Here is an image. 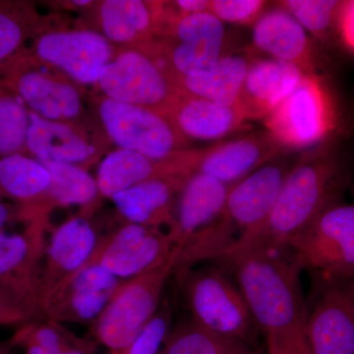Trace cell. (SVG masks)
<instances>
[{
    "label": "cell",
    "instance_id": "cell-1",
    "mask_svg": "<svg viewBox=\"0 0 354 354\" xmlns=\"http://www.w3.org/2000/svg\"><path fill=\"white\" fill-rule=\"evenodd\" d=\"M286 249L236 242L221 259L234 272L254 322L265 335L302 329L308 317L301 266L292 252L290 257L283 253Z\"/></svg>",
    "mask_w": 354,
    "mask_h": 354
},
{
    "label": "cell",
    "instance_id": "cell-2",
    "mask_svg": "<svg viewBox=\"0 0 354 354\" xmlns=\"http://www.w3.org/2000/svg\"><path fill=\"white\" fill-rule=\"evenodd\" d=\"M346 179L339 156L329 144L312 149L291 167L261 234L241 243L288 248L325 209L339 202Z\"/></svg>",
    "mask_w": 354,
    "mask_h": 354
},
{
    "label": "cell",
    "instance_id": "cell-3",
    "mask_svg": "<svg viewBox=\"0 0 354 354\" xmlns=\"http://www.w3.org/2000/svg\"><path fill=\"white\" fill-rule=\"evenodd\" d=\"M264 120L266 131L283 150L323 145L339 127L334 97L318 74H305Z\"/></svg>",
    "mask_w": 354,
    "mask_h": 354
},
{
    "label": "cell",
    "instance_id": "cell-4",
    "mask_svg": "<svg viewBox=\"0 0 354 354\" xmlns=\"http://www.w3.org/2000/svg\"><path fill=\"white\" fill-rule=\"evenodd\" d=\"M176 264L177 256L153 271L122 281L92 324L95 342L109 353L131 344L158 313L165 283L176 271Z\"/></svg>",
    "mask_w": 354,
    "mask_h": 354
},
{
    "label": "cell",
    "instance_id": "cell-5",
    "mask_svg": "<svg viewBox=\"0 0 354 354\" xmlns=\"http://www.w3.org/2000/svg\"><path fill=\"white\" fill-rule=\"evenodd\" d=\"M288 248L302 269L324 286L354 279V203L339 202L325 209L290 242Z\"/></svg>",
    "mask_w": 354,
    "mask_h": 354
},
{
    "label": "cell",
    "instance_id": "cell-6",
    "mask_svg": "<svg viewBox=\"0 0 354 354\" xmlns=\"http://www.w3.org/2000/svg\"><path fill=\"white\" fill-rule=\"evenodd\" d=\"M186 272L183 288L192 320L221 337L249 346L258 328L236 283L216 268Z\"/></svg>",
    "mask_w": 354,
    "mask_h": 354
},
{
    "label": "cell",
    "instance_id": "cell-7",
    "mask_svg": "<svg viewBox=\"0 0 354 354\" xmlns=\"http://www.w3.org/2000/svg\"><path fill=\"white\" fill-rule=\"evenodd\" d=\"M99 111L106 132L120 149L164 162L179 146L176 125L157 111L111 99L102 101Z\"/></svg>",
    "mask_w": 354,
    "mask_h": 354
},
{
    "label": "cell",
    "instance_id": "cell-8",
    "mask_svg": "<svg viewBox=\"0 0 354 354\" xmlns=\"http://www.w3.org/2000/svg\"><path fill=\"white\" fill-rule=\"evenodd\" d=\"M97 84L108 99L158 113H169L180 93L153 59L136 50L111 59Z\"/></svg>",
    "mask_w": 354,
    "mask_h": 354
},
{
    "label": "cell",
    "instance_id": "cell-9",
    "mask_svg": "<svg viewBox=\"0 0 354 354\" xmlns=\"http://www.w3.org/2000/svg\"><path fill=\"white\" fill-rule=\"evenodd\" d=\"M178 252L167 234L129 223L100 239L87 264H97L118 279L135 278L164 265Z\"/></svg>",
    "mask_w": 354,
    "mask_h": 354
},
{
    "label": "cell",
    "instance_id": "cell-10",
    "mask_svg": "<svg viewBox=\"0 0 354 354\" xmlns=\"http://www.w3.org/2000/svg\"><path fill=\"white\" fill-rule=\"evenodd\" d=\"M276 160L230 186L225 214L239 232L236 242L254 241L271 216L290 171L288 165Z\"/></svg>",
    "mask_w": 354,
    "mask_h": 354
},
{
    "label": "cell",
    "instance_id": "cell-11",
    "mask_svg": "<svg viewBox=\"0 0 354 354\" xmlns=\"http://www.w3.org/2000/svg\"><path fill=\"white\" fill-rule=\"evenodd\" d=\"M48 223H27L20 234H0V286L17 295L39 312L41 269L46 245Z\"/></svg>",
    "mask_w": 354,
    "mask_h": 354
},
{
    "label": "cell",
    "instance_id": "cell-12",
    "mask_svg": "<svg viewBox=\"0 0 354 354\" xmlns=\"http://www.w3.org/2000/svg\"><path fill=\"white\" fill-rule=\"evenodd\" d=\"M32 53L81 84L99 82L113 57L109 39L92 31L46 32L36 39Z\"/></svg>",
    "mask_w": 354,
    "mask_h": 354
},
{
    "label": "cell",
    "instance_id": "cell-13",
    "mask_svg": "<svg viewBox=\"0 0 354 354\" xmlns=\"http://www.w3.org/2000/svg\"><path fill=\"white\" fill-rule=\"evenodd\" d=\"M122 283L97 264H86L50 297L43 318L58 323L93 324Z\"/></svg>",
    "mask_w": 354,
    "mask_h": 354
},
{
    "label": "cell",
    "instance_id": "cell-14",
    "mask_svg": "<svg viewBox=\"0 0 354 354\" xmlns=\"http://www.w3.org/2000/svg\"><path fill=\"white\" fill-rule=\"evenodd\" d=\"M99 241L94 227L85 216L69 218L50 232L39 281L41 316L44 304L67 279L87 264Z\"/></svg>",
    "mask_w": 354,
    "mask_h": 354
},
{
    "label": "cell",
    "instance_id": "cell-15",
    "mask_svg": "<svg viewBox=\"0 0 354 354\" xmlns=\"http://www.w3.org/2000/svg\"><path fill=\"white\" fill-rule=\"evenodd\" d=\"M311 354H354V290L351 281L324 286L304 327Z\"/></svg>",
    "mask_w": 354,
    "mask_h": 354
},
{
    "label": "cell",
    "instance_id": "cell-16",
    "mask_svg": "<svg viewBox=\"0 0 354 354\" xmlns=\"http://www.w3.org/2000/svg\"><path fill=\"white\" fill-rule=\"evenodd\" d=\"M283 151L267 131L251 133L191 155L193 174H205L230 186L276 160Z\"/></svg>",
    "mask_w": 354,
    "mask_h": 354
},
{
    "label": "cell",
    "instance_id": "cell-17",
    "mask_svg": "<svg viewBox=\"0 0 354 354\" xmlns=\"http://www.w3.org/2000/svg\"><path fill=\"white\" fill-rule=\"evenodd\" d=\"M228 189L227 184L198 172L186 180L167 232L176 251L225 218Z\"/></svg>",
    "mask_w": 354,
    "mask_h": 354
},
{
    "label": "cell",
    "instance_id": "cell-18",
    "mask_svg": "<svg viewBox=\"0 0 354 354\" xmlns=\"http://www.w3.org/2000/svg\"><path fill=\"white\" fill-rule=\"evenodd\" d=\"M17 95L21 102L44 120H70L81 111V97L73 86L17 62L4 74L0 82Z\"/></svg>",
    "mask_w": 354,
    "mask_h": 354
},
{
    "label": "cell",
    "instance_id": "cell-19",
    "mask_svg": "<svg viewBox=\"0 0 354 354\" xmlns=\"http://www.w3.org/2000/svg\"><path fill=\"white\" fill-rule=\"evenodd\" d=\"M174 29L177 44L169 57L178 79L208 70L223 57L225 28L209 11L179 17Z\"/></svg>",
    "mask_w": 354,
    "mask_h": 354
},
{
    "label": "cell",
    "instance_id": "cell-20",
    "mask_svg": "<svg viewBox=\"0 0 354 354\" xmlns=\"http://www.w3.org/2000/svg\"><path fill=\"white\" fill-rule=\"evenodd\" d=\"M253 43L274 59L297 66L304 74H317L313 44L307 32L288 11H264L253 26Z\"/></svg>",
    "mask_w": 354,
    "mask_h": 354
},
{
    "label": "cell",
    "instance_id": "cell-21",
    "mask_svg": "<svg viewBox=\"0 0 354 354\" xmlns=\"http://www.w3.org/2000/svg\"><path fill=\"white\" fill-rule=\"evenodd\" d=\"M305 74L281 60H251L239 104L247 120L265 118L297 87Z\"/></svg>",
    "mask_w": 354,
    "mask_h": 354
},
{
    "label": "cell",
    "instance_id": "cell-22",
    "mask_svg": "<svg viewBox=\"0 0 354 354\" xmlns=\"http://www.w3.org/2000/svg\"><path fill=\"white\" fill-rule=\"evenodd\" d=\"M50 183L46 167L30 156L14 153L0 158V201L15 202L26 225L46 221L44 201Z\"/></svg>",
    "mask_w": 354,
    "mask_h": 354
},
{
    "label": "cell",
    "instance_id": "cell-23",
    "mask_svg": "<svg viewBox=\"0 0 354 354\" xmlns=\"http://www.w3.org/2000/svg\"><path fill=\"white\" fill-rule=\"evenodd\" d=\"M189 177H156L118 193L111 200L129 223L157 230L162 225L169 228L174 197Z\"/></svg>",
    "mask_w": 354,
    "mask_h": 354
},
{
    "label": "cell",
    "instance_id": "cell-24",
    "mask_svg": "<svg viewBox=\"0 0 354 354\" xmlns=\"http://www.w3.org/2000/svg\"><path fill=\"white\" fill-rule=\"evenodd\" d=\"M167 113L179 132L198 140L223 138L248 121L237 104L223 106L181 91Z\"/></svg>",
    "mask_w": 354,
    "mask_h": 354
},
{
    "label": "cell",
    "instance_id": "cell-25",
    "mask_svg": "<svg viewBox=\"0 0 354 354\" xmlns=\"http://www.w3.org/2000/svg\"><path fill=\"white\" fill-rule=\"evenodd\" d=\"M169 176L186 177L176 160L153 162L134 151L118 149L104 158L95 181L99 192L111 198L149 179Z\"/></svg>",
    "mask_w": 354,
    "mask_h": 354
},
{
    "label": "cell",
    "instance_id": "cell-26",
    "mask_svg": "<svg viewBox=\"0 0 354 354\" xmlns=\"http://www.w3.org/2000/svg\"><path fill=\"white\" fill-rule=\"evenodd\" d=\"M30 113L31 124L26 151L31 153L35 160L77 165L88 160L94 153L93 147L68 125Z\"/></svg>",
    "mask_w": 354,
    "mask_h": 354
},
{
    "label": "cell",
    "instance_id": "cell-27",
    "mask_svg": "<svg viewBox=\"0 0 354 354\" xmlns=\"http://www.w3.org/2000/svg\"><path fill=\"white\" fill-rule=\"evenodd\" d=\"M251 59L245 55H223L211 68L178 79L184 93L223 106L239 102Z\"/></svg>",
    "mask_w": 354,
    "mask_h": 354
},
{
    "label": "cell",
    "instance_id": "cell-28",
    "mask_svg": "<svg viewBox=\"0 0 354 354\" xmlns=\"http://www.w3.org/2000/svg\"><path fill=\"white\" fill-rule=\"evenodd\" d=\"M50 176L44 207L48 204L59 206H87L97 196V181L85 169L76 165L64 162H41Z\"/></svg>",
    "mask_w": 354,
    "mask_h": 354
},
{
    "label": "cell",
    "instance_id": "cell-29",
    "mask_svg": "<svg viewBox=\"0 0 354 354\" xmlns=\"http://www.w3.org/2000/svg\"><path fill=\"white\" fill-rule=\"evenodd\" d=\"M35 15L23 2L0 1V74L25 55L26 41L34 32Z\"/></svg>",
    "mask_w": 354,
    "mask_h": 354
},
{
    "label": "cell",
    "instance_id": "cell-30",
    "mask_svg": "<svg viewBox=\"0 0 354 354\" xmlns=\"http://www.w3.org/2000/svg\"><path fill=\"white\" fill-rule=\"evenodd\" d=\"M102 31L115 43H127L146 32L152 23L149 7L139 0H106L100 9Z\"/></svg>",
    "mask_w": 354,
    "mask_h": 354
},
{
    "label": "cell",
    "instance_id": "cell-31",
    "mask_svg": "<svg viewBox=\"0 0 354 354\" xmlns=\"http://www.w3.org/2000/svg\"><path fill=\"white\" fill-rule=\"evenodd\" d=\"M248 348L205 329L191 319L169 333L162 354H241Z\"/></svg>",
    "mask_w": 354,
    "mask_h": 354
},
{
    "label": "cell",
    "instance_id": "cell-32",
    "mask_svg": "<svg viewBox=\"0 0 354 354\" xmlns=\"http://www.w3.org/2000/svg\"><path fill=\"white\" fill-rule=\"evenodd\" d=\"M30 124L29 109L0 84V158L25 152Z\"/></svg>",
    "mask_w": 354,
    "mask_h": 354
},
{
    "label": "cell",
    "instance_id": "cell-33",
    "mask_svg": "<svg viewBox=\"0 0 354 354\" xmlns=\"http://www.w3.org/2000/svg\"><path fill=\"white\" fill-rule=\"evenodd\" d=\"M279 6L309 32L314 38L328 41L333 31H337V15L342 1L335 0H285Z\"/></svg>",
    "mask_w": 354,
    "mask_h": 354
},
{
    "label": "cell",
    "instance_id": "cell-34",
    "mask_svg": "<svg viewBox=\"0 0 354 354\" xmlns=\"http://www.w3.org/2000/svg\"><path fill=\"white\" fill-rule=\"evenodd\" d=\"M171 311L167 306L158 309L151 322L142 330L137 339L127 348L109 351L108 354H158L169 333Z\"/></svg>",
    "mask_w": 354,
    "mask_h": 354
},
{
    "label": "cell",
    "instance_id": "cell-35",
    "mask_svg": "<svg viewBox=\"0 0 354 354\" xmlns=\"http://www.w3.org/2000/svg\"><path fill=\"white\" fill-rule=\"evenodd\" d=\"M266 4L262 0H213L209 12L223 23L254 25L264 12Z\"/></svg>",
    "mask_w": 354,
    "mask_h": 354
},
{
    "label": "cell",
    "instance_id": "cell-36",
    "mask_svg": "<svg viewBox=\"0 0 354 354\" xmlns=\"http://www.w3.org/2000/svg\"><path fill=\"white\" fill-rule=\"evenodd\" d=\"M39 318L34 307L0 286V327L19 328Z\"/></svg>",
    "mask_w": 354,
    "mask_h": 354
},
{
    "label": "cell",
    "instance_id": "cell-37",
    "mask_svg": "<svg viewBox=\"0 0 354 354\" xmlns=\"http://www.w3.org/2000/svg\"><path fill=\"white\" fill-rule=\"evenodd\" d=\"M267 354H311L304 328L266 335Z\"/></svg>",
    "mask_w": 354,
    "mask_h": 354
},
{
    "label": "cell",
    "instance_id": "cell-38",
    "mask_svg": "<svg viewBox=\"0 0 354 354\" xmlns=\"http://www.w3.org/2000/svg\"><path fill=\"white\" fill-rule=\"evenodd\" d=\"M337 32L344 46L354 53V0L342 1L337 15Z\"/></svg>",
    "mask_w": 354,
    "mask_h": 354
},
{
    "label": "cell",
    "instance_id": "cell-39",
    "mask_svg": "<svg viewBox=\"0 0 354 354\" xmlns=\"http://www.w3.org/2000/svg\"><path fill=\"white\" fill-rule=\"evenodd\" d=\"M95 344L92 339L77 337L70 332L62 354H95Z\"/></svg>",
    "mask_w": 354,
    "mask_h": 354
},
{
    "label": "cell",
    "instance_id": "cell-40",
    "mask_svg": "<svg viewBox=\"0 0 354 354\" xmlns=\"http://www.w3.org/2000/svg\"><path fill=\"white\" fill-rule=\"evenodd\" d=\"M174 6L178 8L181 17L189 14L206 12L209 11V1L206 0H178L174 2Z\"/></svg>",
    "mask_w": 354,
    "mask_h": 354
},
{
    "label": "cell",
    "instance_id": "cell-41",
    "mask_svg": "<svg viewBox=\"0 0 354 354\" xmlns=\"http://www.w3.org/2000/svg\"><path fill=\"white\" fill-rule=\"evenodd\" d=\"M13 221H21L19 207L0 201V234L6 232V225Z\"/></svg>",
    "mask_w": 354,
    "mask_h": 354
},
{
    "label": "cell",
    "instance_id": "cell-42",
    "mask_svg": "<svg viewBox=\"0 0 354 354\" xmlns=\"http://www.w3.org/2000/svg\"><path fill=\"white\" fill-rule=\"evenodd\" d=\"M13 348H15V346H13L10 339H8V341L6 342H0V354H11V351H12Z\"/></svg>",
    "mask_w": 354,
    "mask_h": 354
},
{
    "label": "cell",
    "instance_id": "cell-43",
    "mask_svg": "<svg viewBox=\"0 0 354 354\" xmlns=\"http://www.w3.org/2000/svg\"><path fill=\"white\" fill-rule=\"evenodd\" d=\"M241 354H263L259 351H256V349H253L251 348H248L245 349V351H243V353H241Z\"/></svg>",
    "mask_w": 354,
    "mask_h": 354
},
{
    "label": "cell",
    "instance_id": "cell-44",
    "mask_svg": "<svg viewBox=\"0 0 354 354\" xmlns=\"http://www.w3.org/2000/svg\"><path fill=\"white\" fill-rule=\"evenodd\" d=\"M74 4L78 6H86L87 4L91 3V1H87V0H84V1H73Z\"/></svg>",
    "mask_w": 354,
    "mask_h": 354
},
{
    "label": "cell",
    "instance_id": "cell-45",
    "mask_svg": "<svg viewBox=\"0 0 354 354\" xmlns=\"http://www.w3.org/2000/svg\"><path fill=\"white\" fill-rule=\"evenodd\" d=\"M351 286H353V290H354V279L353 281H351Z\"/></svg>",
    "mask_w": 354,
    "mask_h": 354
}]
</instances>
